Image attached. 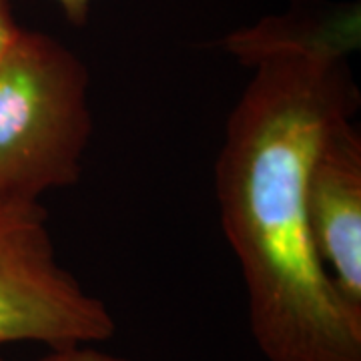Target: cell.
Segmentation results:
<instances>
[{"instance_id":"4","label":"cell","mask_w":361,"mask_h":361,"mask_svg":"<svg viewBox=\"0 0 361 361\" xmlns=\"http://www.w3.org/2000/svg\"><path fill=\"white\" fill-rule=\"evenodd\" d=\"M307 225L323 269L361 311V137L353 118L327 133L311 163Z\"/></svg>"},{"instance_id":"5","label":"cell","mask_w":361,"mask_h":361,"mask_svg":"<svg viewBox=\"0 0 361 361\" xmlns=\"http://www.w3.org/2000/svg\"><path fill=\"white\" fill-rule=\"evenodd\" d=\"M39 361H133L97 348V343H75L63 348H51V351Z\"/></svg>"},{"instance_id":"6","label":"cell","mask_w":361,"mask_h":361,"mask_svg":"<svg viewBox=\"0 0 361 361\" xmlns=\"http://www.w3.org/2000/svg\"><path fill=\"white\" fill-rule=\"evenodd\" d=\"M20 26L16 23L13 14L11 0H0V61L4 59V54L11 51L14 40L20 35Z\"/></svg>"},{"instance_id":"1","label":"cell","mask_w":361,"mask_h":361,"mask_svg":"<svg viewBox=\"0 0 361 361\" xmlns=\"http://www.w3.org/2000/svg\"><path fill=\"white\" fill-rule=\"evenodd\" d=\"M253 68L215 167L223 233L243 273L267 361H361V311L323 269L307 225V177L327 133L353 118V16H271L225 39Z\"/></svg>"},{"instance_id":"2","label":"cell","mask_w":361,"mask_h":361,"mask_svg":"<svg viewBox=\"0 0 361 361\" xmlns=\"http://www.w3.org/2000/svg\"><path fill=\"white\" fill-rule=\"evenodd\" d=\"M92 133L89 71L63 42L20 30L0 61V201L73 187Z\"/></svg>"},{"instance_id":"3","label":"cell","mask_w":361,"mask_h":361,"mask_svg":"<svg viewBox=\"0 0 361 361\" xmlns=\"http://www.w3.org/2000/svg\"><path fill=\"white\" fill-rule=\"evenodd\" d=\"M115 329L109 307L56 257L40 203L0 201V348L101 343Z\"/></svg>"},{"instance_id":"7","label":"cell","mask_w":361,"mask_h":361,"mask_svg":"<svg viewBox=\"0 0 361 361\" xmlns=\"http://www.w3.org/2000/svg\"><path fill=\"white\" fill-rule=\"evenodd\" d=\"M56 4L61 6V11L71 25L82 26L89 18L92 0H56Z\"/></svg>"}]
</instances>
